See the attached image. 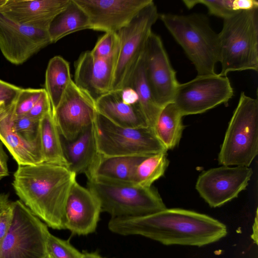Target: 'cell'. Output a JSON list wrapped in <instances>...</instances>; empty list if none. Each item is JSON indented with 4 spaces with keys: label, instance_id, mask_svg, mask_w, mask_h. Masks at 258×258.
I'll return each instance as SVG.
<instances>
[{
    "label": "cell",
    "instance_id": "6da1fadb",
    "mask_svg": "<svg viewBox=\"0 0 258 258\" xmlns=\"http://www.w3.org/2000/svg\"><path fill=\"white\" fill-rule=\"evenodd\" d=\"M108 228L122 235H139L165 245L201 246L227 233L225 225L205 214L182 209H165L153 214L111 218Z\"/></svg>",
    "mask_w": 258,
    "mask_h": 258
},
{
    "label": "cell",
    "instance_id": "7a4b0ae2",
    "mask_svg": "<svg viewBox=\"0 0 258 258\" xmlns=\"http://www.w3.org/2000/svg\"><path fill=\"white\" fill-rule=\"evenodd\" d=\"M76 174L67 167L42 162L19 165L13 186L20 201L48 227L64 229V211Z\"/></svg>",
    "mask_w": 258,
    "mask_h": 258
},
{
    "label": "cell",
    "instance_id": "3957f363",
    "mask_svg": "<svg viewBox=\"0 0 258 258\" xmlns=\"http://www.w3.org/2000/svg\"><path fill=\"white\" fill-rule=\"evenodd\" d=\"M159 18L192 63L197 76L216 73L219 37L205 15L159 14Z\"/></svg>",
    "mask_w": 258,
    "mask_h": 258
},
{
    "label": "cell",
    "instance_id": "277c9868",
    "mask_svg": "<svg viewBox=\"0 0 258 258\" xmlns=\"http://www.w3.org/2000/svg\"><path fill=\"white\" fill-rule=\"evenodd\" d=\"M219 37V75L258 71V8L241 11L223 19Z\"/></svg>",
    "mask_w": 258,
    "mask_h": 258
},
{
    "label": "cell",
    "instance_id": "5b68a950",
    "mask_svg": "<svg viewBox=\"0 0 258 258\" xmlns=\"http://www.w3.org/2000/svg\"><path fill=\"white\" fill-rule=\"evenodd\" d=\"M258 154V100L240 93L218 155L220 164L249 167Z\"/></svg>",
    "mask_w": 258,
    "mask_h": 258
},
{
    "label": "cell",
    "instance_id": "8992f818",
    "mask_svg": "<svg viewBox=\"0 0 258 258\" xmlns=\"http://www.w3.org/2000/svg\"><path fill=\"white\" fill-rule=\"evenodd\" d=\"M87 186L98 200L101 212L111 217L147 215L166 209L152 187L95 180H88Z\"/></svg>",
    "mask_w": 258,
    "mask_h": 258
},
{
    "label": "cell",
    "instance_id": "52a82bcc",
    "mask_svg": "<svg viewBox=\"0 0 258 258\" xmlns=\"http://www.w3.org/2000/svg\"><path fill=\"white\" fill-rule=\"evenodd\" d=\"M93 126L98 153L105 156L150 155L167 151L150 127L117 125L98 112Z\"/></svg>",
    "mask_w": 258,
    "mask_h": 258
},
{
    "label": "cell",
    "instance_id": "ba28073f",
    "mask_svg": "<svg viewBox=\"0 0 258 258\" xmlns=\"http://www.w3.org/2000/svg\"><path fill=\"white\" fill-rule=\"evenodd\" d=\"M11 222L0 247V258H45L47 226L20 200L12 202Z\"/></svg>",
    "mask_w": 258,
    "mask_h": 258
},
{
    "label": "cell",
    "instance_id": "9c48e42d",
    "mask_svg": "<svg viewBox=\"0 0 258 258\" xmlns=\"http://www.w3.org/2000/svg\"><path fill=\"white\" fill-rule=\"evenodd\" d=\"M159 16L152 1L127 26L117 32L119 47L111 90H120L127 85L144 54L152 28Z\"/></svg>",
    "mask_w": 258,
    "mask_h": 258
},
{
    "label": "cell",
    "instance_id": "30bf717a",
    "mask_svg": "<svg viewBox=\"0 0 258 258\" xmlns=\"http://www.w3.org/2000/svg\"><path fill=\"white\" fill-rule=\"evenodd\" d=\"M233 94L228 78L215 73L197 76L189 81L179 83L173 102L183 116L202 113L226 103Z\"/></svg>",
    "mask_w": 258,
    "mask_h": 258
},
{
    "label": "cell",
    "instance_id": "8fae6325",
    "mask_svg": "<svg viewBox=\"0 0 258 258\" xmlns=\"http://www.w3.org/2000/svg\"><path fill=\"white\" fill-rule=\"evenodd\" d=\"M146 79L156 103L161 108L173 102L179 83L161 37L152 32L143 55Z\"/></svg>",
    "mask_w": 258,
    "mask_h": 258
},
{
    "label": "cell",
    "instance_id": "7c38bea8",
    "mask_svg": "<svg viewBox=\"0 0 258 258\" xmlns=\"http://www.w3.org/2000/svg\"><path fill=\"white\" fill-rule=\"evenodd\" d=\"M252 174V169L249 167L223 165L202 172L196 188L211 207H220L244 190Z\"/></svg>",
    "mask_w": 258,
    "mask_h": 258
},
{
    "label": "cell",
    "instance_id": "4fadbf2b",
    "mask_svg": "<svg viewBox=\"0 0 258 258\" xmlns=\"http://www.w3.org/2000/svg\"><path fill=\"white\" fill-rule=\"evenodd\" d=\"M97 112L95 99L72 80L53 112L61 137L72 141L94 122Z\"/></svg>",
    "mask_w": 258,
    "mask_h": 258
},
{
    "label": "cell",
    "instance_id": "5bb4252c",
    "mask_svg": "<svg viewBox=\"0 0 258 258\" xmlns=\"http://www.w3.org/2000/svg\"><path fill=\"white\" fill-rule=\"evenodd\" d=\"M51 44L48 30L20 24L0 12V49L14 64H21Z\"/></svg>",
    "mask_w": 258,
    "mask_h": 258
},
{
    "label": "cell",
    "instance_id": "9a60e30c",
    "mask_svg": "<svg viewBox=\"0 0 258 258\" xmlns=\"http://www.w3.org/2000/svg\"><path fill=\"white\" fill-rule=\"evenodd\" d=\"M86 13L90 29L117 32L152 0H74Z\"/></svg>",
    "mask_w": 258,
    "mask_h": 258
},
{
    "label": "cell",
    "instance_id": "2e32d148",
    "mask_svg": "<svg viewBox=\"0 0 258 258\" xmlns=\"http://www.w3.org/2000/svg\"><path fill=\"white\" fill-rule=\"evenodd\" d=\"M101 212L100 203L96 197L88 188L75 181L65 204L64 229L78 235L93 233Z\"/></svg>",
    "mask_w": 258,
    "mask_h": 258
},
{
    "label": "cell",
    "instance_id": "e0dca14e",
    "mask_svg": "<svg viewBox=\"0 0 258 258\" xmlns=\"http://www.w3.org/2000/svg\"><path fill=\"white\" fill-rule=\"evenodd\" d=\"M118 54V52L106 58H97L90 51L82 53L75 62L73 81L96 100L111 91Z\"/></svg>",
    "mask_w": 258,
    "mask_h": 258
},
{
    "label": "cell",
    "instance_id": "ac0fdd59",
    "mask_svg": "<svg viewBox=\"0 0 258 258\" xmlns=\"http://www.w3.org/2000/svg\"><path fill=\"white\" fill-rule=\"evenodd\" d=\"M70 0H0V12L22 25L48 30Z\"/></svg>",
    "mask_w": 258,
    "mask_h": 258
},
{
    "label": "cell",
    "instance_id": "d6986e66",
    "mask_svg": "<svg viewBox=\"0 0 258 258\" xmlns=\"http://www.w3.org/2000/svg\"><path fill=\"white\" fill-rule=\"evenodd\" d=\"M15 101L0 102V141L19 165L43 162L41 143H29L20 137L13 128Z\"/></svg>",
    "mask_w": 258,
    "mask_h": 258
},
{
    "label": "cell",
    "instance_id": "ffe728a7",
    "mask_svg": "<svg viewBox=\"0 0 258 258\" xmlns=\"http://www.w3.org/2000/svg\"><path fill=\"white\" fill-rule=\"evenodd\" d=\"M148 156H105L98 153L85 174L88 180L134 184L136 168Z\"/></svg>",
    "mask_w": 258,
    "mask_h": 258
},
{
    "label": "cell",
    "instance_id": "44dd1931",
    "mask_svg": "<svg viewBox=\"0 0 258 258\" xmlns=\"http://www.w3.org/2000/svg\"><path fill=\"white\" fill-rule=\"evenodd\" d=\"M97 112L113 123L124 127H149L138 106L124 103L120 91L111 90L95 100Z\"/></svg>",
    "mask_w": 258,
    "mask_h": 258
},
{
    "label": "cell",
    "instance_id": "7402d4cb",
    "mask_svg": "<svg viewBox=\"0 0 258 258\" xmlns=\"http://www.w3.org/2000/svg\"><path fill=\"white\" fill-rule=\"evenodd\" d=\"M68 168L76 175L85 173L96 158L98 151L93 123L72 141L61 137Z\"/></svg>",
    "mask_w": 258,
    "mask_h": 258
},
{
    "label": "cell",
    "instance_id": "603a6c76",
    "mask_svg": "<svg viewBox=\"0 0 258 258\" xmlns=\"http://www.w3.org/2000/svg\"><path fill=\"white\" fill-rule=\"evenodd\" d=\"M89 18L85 11L74 1L51 21L48 32L51 43L64 37L85 29H90Z\"/></svg>",
    "mask_w": 258,
    "mask_h": 258
},
{
    "label": "cell",
    "instance_id": "cb8c5ba5",
    "mask_svg": "<svg viewBox=\"0 0 258 258\" xmlns=\"http://www.w3.org/2000/svg\"><path fill=\"white\" fill-rule=\"evenodd\" d=\"M39 134L43 162L68 168L63 153L61 136L52 110L48 112L40 120Z\"/></svg>",
    "mask_w": 258,
    "mask_h": 258
},
{
    "label": "cell",
    "instance_id": "d4e9b609",
    "mask_svg": "<svg viewBox=\"0 0 258 258\" xmlns=\"http://www.w3.org/2000/svg\"><path fill=\"white\" fill-rule=\"evenodd\" d=\"M182 117L175 104L171 102L162 109L157 117L153 129L167 151L179 142L184 128Z\"/></svg>",
    "mask_w": 258,
    "mask_h": 258
},
{
    "label": "cell",
    "instance_id": "484cf974",
    "mask_svg": "<svg viewBox=\"0 0 258 258\" xmlns=\"http://www.w3.org/2000/svg\"><path fill=\"white\" fill-rule=\"evenodd\" d=\"M72 79L69 63L62 57L51 58L45 72V88L52 111L59 104Z\"/></svg>",
    "mask_w": 258,
    "mask_h": 258
},
{
    "label": "cell",
    "instance_id": "4316f807",
    "mask_svg": "<svg viewBox=\"0 0 258 258\" xmlns=\"http://www.w3.org/2000/svg\"><path fill=\"white\" fill-rule=\"evenodd\" d=\"M126 86L132 87L136 92L138 97V106L146 119L149 126L153 129L162 108L155 102L148 85L143 55Z\"/></svg>",
    "mask_w": 258,
    "mask_h": 258
},
{
    "label": "cell",
    "instance_id": "83f0119b",
    "mask_svg": "<svg viewBox=\"0 0 258 258\" xmlns=\"http://www.w3.org/2000/svg\"><path fill=\"white\" fill-rule=\"evenodd\" d=\"M167 151L147 156L137 166L134 184L142 187H151L152 183L163 175L169 161Z\"/></svg>",
    "mask_w": 258,
    "mask_h": 258
},
{
    "label": "cell",
    "instance_id": "f1b7e54d",
    "mask_svg": "<svg viewBox=\"0 0 258 258\" xmlns=\"http://www.w3.org/2000/svg\"><path fill=\"white\" fill-rule=\"evenodd\" d=\"M40 120L31 118L27 115H14L13 128L16 134L25 141L37 143L40 142Z\"/></svg>",
    "mask_w": 258,
    "mask_h": 258
},
{
    "label": "cell",
    "instance_id": "f546056e",
    "mask_svg": "<svg viewBox=\"0 0 258 258\" xmlns=\"http://www.w3.org/2000/svg\"><path fill=\"white\" fill-rule=\"evenodd\" d=\"M182 2L188 9L197 5H204L207 8L210 15L223 19L237 12L235 10L234 0H183Z\"/></svg>",
    "mask_w": 258,
    "mask_h": 258
},
{
    "label": "cell",
    "instance_id": "4dcf8cb0",
    "mask_svg": "<svg viewBox=\"0 0 258 258\" xmlns=\"http://www.w3.org/2000/svg\"><path fill=\"white\" fill-rule=\"evenodd\" d=\"M47 253L51 258H82L80 252L67 240L58 238L50 233L46 241Z\"/></svg>",
    "mask_w": 258,
    "mask_h": 258
},
{
    "label": "cell",
    "instance_id": "1f68e13d",
    "mask_svg": "<svg viewBox=\"0 0 258 258\" xmlns=\"http://www.w3.org/2000/svg\"><path fill=\"white\" fill-rule=\"evenodd\" d=\"M119 41L117 32L104 33L90 50L92 55L97 58H106L119 51Z\"/></svg>",
    "mask_w": 258,
    "mask_h": 258
},
{
    "label": "cell",
    "instance_id": "d6a6232c",
    "mask_svg": "<svg viewBox=\"0 0 258 258\" xmlns=\"http://www.w3.org/2000/svg\"><path fill=\"white\" fill-rule=\"evenodd\" d=\"M44 90V88H22L15 101V115H27Z\"/></svg>",
    "mask_w": 258,
    "mask_h": 258
},
{
    "label": "cell",
    "instance_id": "836d02e7",
    "mask_svg": "<svg viewBox=\"0 0 258 258\" xmlns=\"http://www.w3.org/2000/svg\"><path fill=\"white\" fill-rule=\"evenodd\" d=\"M51 110L52 109L50 101L45 90L27 115L35 120H40Z\"/></svg>",
    "mask_w": 258,
    "mask_h": 258
},
{
    "label": "cell",
    "instance_id": "e575fe53",
    "mask_svg": "<svg viewBox=\"0 0 258 258\" xmlns=\"http://www.w3.org/2000/svg\"><path fill=\"white\" fill-rule=\"evenodd\" d=\"M22 89L0 80V102L10 103L14 101Z\"/></svg>",
    "mask_w": 258,
    "mask_h": 258
},
{
    "label": "cell",
    "instance_id": "d590c367",
    "mask_svg": "<svg viewBox=\"0 0 258 258\" xmlns=\"http://www.w3.org/2000/svg\"><path fill=\"white\" fill-rule=\"evenodd\" d=\"M12 206L10 202L0 212V247L8 231L12 219Z\"/></svg>",
    "mask_w": 258,
    "mask_h": 258
},
{
    "label": "cell",
    "instance_id": "8d00e7d4",
    "mask_svg": "<svg viewBox=\"0 0 258 258\" xmlns=\"http://www.w3.org/2000/svg\"><path fill=\"white\" fill-rule=\"evenodd\" d=\"M119 91H120V98L124 103L131 105L138 106V95L132 87L126 86Z\"/></svg>",
    "mask_w": 258,
    "mask_h": 258
},
{
    "label": "cell",
    "instance_id": "74e56055",
    "mask_svg": "<svg viewBox=\"0 0 258 258\" xmlns=\"http://www.w3.org/2000/svg\"><path fill=\"white\" fill-rule=\"evenodd\" d=\"M236 12L247 11L258 8V2L255 0H234Z\"/></svg>",
    "mask_w": 258,
    "mask_h": 258
},
{
    "label": "cell",
    "instance_id": "f35d334b",
    "mask_svg": "<svg viewBox=\"0 0 258 258\" xmlns=\"http://www.w3.org/2000/svg\"><path fill=\"white\" fill-rule=\"evenodd\" d=\"M8 159V156L3 149V143L0 141V180L9 175Z\"/></svg>",
    "mask_w": 258,
    "mask_h": 258
},
{
    "label": "cell",
    "instance_id": "ab89813d",
    "mask_svg": "<svg viewBox=\"0 0 258 258\" xmlns=\"http://www.w3.org/2000/svg\"><path fill=\"white\" fill-rule=\"evenodd\" d=\"M10 203L8 195L5 194L0 195V212Z\"/></svg>",
    "mask_w": 258,
    "mask_h": 258
},
{
    "label": "cell",
    "instance_id": "60d3db41",
    "mask_svg": "<svg viewBox=\"0 0 258 258\" xmlns=\"http://www.w3.org/2000/svg\"><path fill=\"white\" fill-rule=\"evenodd\" d=\"M257 211L256 212V216L255 218V222L253 224V236H252V239L255 241V242L257 243Z\"/></svg>",
    "mask_w": 258,
    "mask_h": 258
},
{
    "label": "cell",
    "instance_id": "b9f144b4",
    "mask_svg": "<svg viewBox=\"0 0 258 258\" xmlns=\"http://www.w3.org/2000/svg\"><path fill=\"white\" fill-rule=\"evenodd\" d=\"M82 258H105L101 256L97 253L92 252L83 253Z\"/></svg>",
    "mask_w": 258,
    "mask_h": 258
},
{
    "label": "cell",
    "instance_id": "7bdbcfd3",
    "mask_svg": "<svg viewBox=\"0 0 258 258\" xmlns=\"http://www.w3.org/2000/svg\"><path fill=\"white\" fill-rule=\"evenodd\" d=\"M45 258H51L47 253Z\"/></svg>",
    "mask_w": 258,
    "mask_h": 258
}]
</instances>
